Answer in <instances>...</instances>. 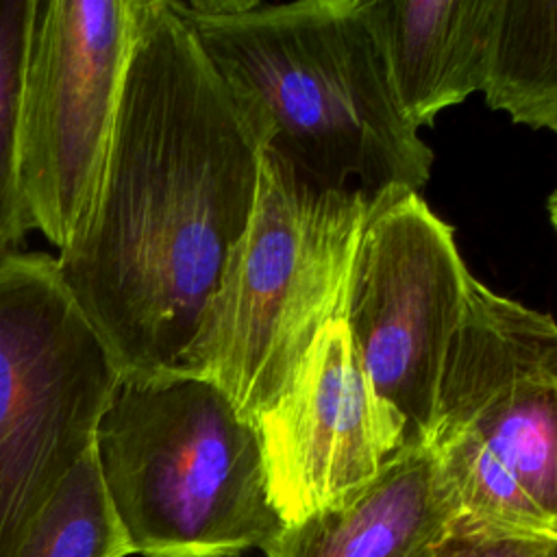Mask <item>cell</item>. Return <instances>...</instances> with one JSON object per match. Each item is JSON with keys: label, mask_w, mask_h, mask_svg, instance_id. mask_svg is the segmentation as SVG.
<instances>
[{"label": "cell", "mask_w": 557, "mask_h": 557, "mask_svg": "<svg viewBox=\"0 0 557 557\" xmlns=\"http://www.w3.org/2000/svg\"><path fill=\"white\" fill-rule=\"evenodd\" d=\"M255 426L283 527L348 498L405 448L368 387L342 315L322 331L289 389Z\"/></svg>", "instance_id": "obj_9"}, {"label": "cell", "mask_w": 557, "mask_h": 557, "mask_svg": "<svg viewBox=\"0 0 557 557\" xmlns=\"http://www.w3.org/2000/svg\"><path fill=\"white\" fill-rule=\"evenodd\" d=\"M424 557H557V537L492 531L455 520Z\"/></svg>", "instance_id": "obj_15"}, {"label": "cell", "mask_w": 557, "mask_h": 557, "mask_svg": "<svg viewBox=\"0 0 557 557\" xmlns=\"http://www.w3.org/2000/svg\"><path fill=\"white\" fill-rule=\"evenodd\" d=\"M457 509L429 446L403 448L361 490L283 527L265 557H424Z\"/></svg>", "instance_id": "obj_10"}, {"label": "cell", "mask_w": 557, "mask_h": 557, "mask_svg": "<svg viewBox=\"0 0 557 557\" xmlns=\"http://www.w3.org/2000/svg\"><path fill=\"white\" fill-rule=\"evenodd\" d=\"M261 141L168 0H137L115 131L59 278L120 372L178 370L255 207Z\"/></svg>", "instance_id": "obj_1"}, {"label": "cell", "mask_w": 557, "mask_h": 557, "mask_svg": "<svg viewBox=\"0 0 557 557\" xmlns=\"http://www.w3.org/2000/svg\"><path fill=\"white\" fill-rule=\"evenodd\" d=\"M137 0H35L20 104L30 228L59 250L98 185L135 39Z\"/></svg>", "instance_id": "obj_8"}, {"label": "cell", "mask_w": 557, "mask_h": 557, "mask_svg": "<svg viewBox=\"0 0 557 557\" xmlns=\"http://www.w3.org/2000/svg\"><path fill=\"white\" fill-rule=\"evenodd\" d=\"M35 0H0V259L30 228L20 181V104Z\"/></svg>", "instance_id": "obj_14"}, {"label": "cell", "mask_w": 557, "mask_h": 557, "mask_svg": "<svg viewBox=\"0 0 557 557\" xmlns=\"http://www.w3.org/2000/svg\"><path fill=\"white\" fill-rule=\"evenodd\" d=\"M546 207H548V218H550V224H553V228L557 231V187L550 191Z\"/></svg>", "instance_id": "obj_16"}, {"label": "cell", "mask_w": 557, "mask_h": 557, "mask_svg": "<svg viewBox=\"0 0 557 557\" xmlns=\"http://www.w3.org/2000/svg\"><path fill=\"white\" fill-rule=\"evenodd\" d=\"M120 376L104 342L65 292L57 259H0V557L91 450Z\"/></svg>", "instance_id": "obj_6"}, {"label": "cell", "mask_w": 557, "mask_h": 557, "mask_svg": "<svg viewBox=\"0 0 557 557\" xmlns=\"http://www.w3.org/2000/svg\"><path fill=\"white\" fill-rule=\"evenodd\" d=\"M426 446L457 520L557 537V320L470 276Z\"/></svg>", "instance_id": "obj_5"}, {"label": "cell", "mask_w": 557, "mask_h": 557, "mask_svg": "<svg viewBox=\"0 0 557 557\" xmlns=\"http://www.w3.org/2000/svg\"><path fill=\"white\" fill-rule=\"evenodd\" d=\"M400 113L420 131L483 91L498 0H370Z\"/></svg>", "instance_id": "obj_11"}, {"label": "cell", "mask_w": 557, "mask_h": 557, "mask_svg": "<svg viewBox=\"0 0 557 557\" xmlns=\"http://www.w3.org/2000/svg\"><path fill=\"white\" fill-rule=\"evenodd\" d=\"M372 205L355 187L318 185L263 148L252 213L178 370L213 381L250 422L268 411L342 315Z\"/></svg>", "instance_id": "obj_4"}, {"label": "cell", "mask_w": 557, "mask_h": 557, "mask_svg": "<svg viewBox=\"0 0 557 557\" xmlns=\"http://www.w3.org/2000/svg\"><path fill=\"white\" fill-rule=\"evenodd\" d=\"M483 96L513 124L557 133V0H498Z\"/></svg>", "instance_id": "obj_12"}, {"label": "cell", "mask_w": 557, "mask_h": 557, "mask_svg": "<svg viewBox=\"0 0 557 557\" xmlns=\"http://www.w3.org/2000/svg\"><path fill=\"white\" fill-rule=\"evenodd\" d=\"M470 272L453 226L413 191L374 198L342 302L359 368L405 448L426 446Z\"/></svg>", "instance_id": "obj_7"}, {"label": "cell", "mask_w": 557, "mask_h": 557, "mask_svg": "<svg viewBox=\"0 0 557 557\" xmlns=\"http://www.w3.org/2000/svg\"><path fill=\"white\" fill-rule=\"evenodd\" d=\"M126 533L113 511L89 450L41 505L13 557H128Z\"/></svg>", "instance_id": "obj_13"}, {"label": "cell", "mask_w": 557, "mask_h": 557, "mask_svg": "<svg viewBox=\"0 0 557 557\" xmlns=\"http://www.w3.org/2000/svg\"><path fill=\"white\" fill-rule=\"evenodd\" d=\"M91 450L133 553L239 557L283 529L255 422L205 376L120 372Z\"/></svg>", "instance_id": "obj_3"}, {"label": "cell", "mask_w": 557, "mask_h": 557, "mask_svg": "<svg viewBox=\"0 0 557 557\" xmlns=\"http://www.w3.org/2000/svg\"><path fill=\"white\" fill-rule=\"evenodd\" d=\"M263 148L326 189L418 194L433 150L400 113L370 0H168Z\"/></svg>", "instance_id": "obj_2"}]
</instances>
